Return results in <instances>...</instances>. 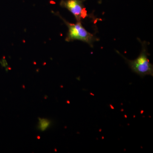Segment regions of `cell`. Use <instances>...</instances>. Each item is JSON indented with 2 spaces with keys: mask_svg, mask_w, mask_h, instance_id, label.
<instances>
[{
  "mask_svg": "<svg viewBox=\"0 0 153 153\" xmlns=\"http://www.w3.org/2000/svg\"><path fill=\"white\" fill-rule=\"evenodd\" d=\"M142 50L138 57L134 60H130L124 58L132 71L141 76L146 75L153 76V66L148 59L147 48L146 42H141Z\"/></svg>",
  "mask_w": 153,
  "mask_h": 153,
  "instance_id": "1",
  "label": "cell"
},
{
  "mask_svg": "<svg viewBox=\"0 0 153 153\" xmlns=\"http://www.w3.org/2000/svg\"><path fill=\"white\" fill-rule=\"evenodd\" d=\"M57 15L68 27V32L66 38V41L71 42L78 40L85 42L90 47H93V43L97 40V39L93 34L88 32L83 27L81 22H77L76 24H71L62 18L60 14H57Z\"/></svg>",
  "mask_w": 153,
  "mask_h": 153,
  "instance_id": "2",
  "label": "cell"
},
{
  "mask_svg": "<svg viewBox=\"0 0 153 153\" xmlns=\"http://www.w3.org/2000/svg\"><path fill=\"white\" fill-rule=\"evenodd\" d=\"M60 5L71 12L77 22H81V19L87 16V11L83 4V0H62Z\"/></svg>",
  "mask_w": 153,
  "mask_h": 153,
  "instance_id": "3",
  "label": "cell"
},
{
  "mask_svg": "<svg viewBox=\"0 0 153 153\" xmlns=\"http://www.w3.org/2000/svg\"><path fill=\"white\" fill-rule=\"evenodd\" d=\"M38 119L39 120L38 127V129L41 131H45L50 126L51 121L47 119L41 118L40 117H38Z\"/></svg>",
  "mask_w": 153,
  "mask_h": 153,
  "instance_id": "4",
  "label": "cell"
},
{
  "mask_svg": "<svg viewBox=\"0 0 153 153\" xmlns=\"http://www.w3.org/2000/svg\"><path fill=\"white\" fill-rule=\"evenodd\" d=\"M0 64H1L2 67L5 68L6 71H8V64L7 62V60L5 59V58H3L0 60Z\"/></svg>",
  "mask_w": 153,
  "mask_h": 153,
  "instance_id": "5",
  "label": "cell"
},
{
  "mask_svg": "<svg viewBox=\"0 0 153 153\" xmlns=\"http://www.w3.org/2000/svg\"><path fill=\"white\" fill-rule=\"evenodd\" d=\"M38 139H40V137H38Z\"/></svg>",
  "mask_w": 153,
  "mask_h": 153,
  "instance_id": "6",
  "label": "cell"
}]
</instances>
